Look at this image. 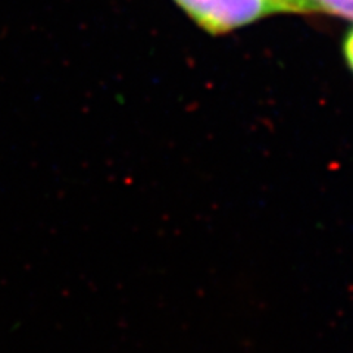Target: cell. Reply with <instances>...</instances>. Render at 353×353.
Returning a JSON list of instances; mask_svg holds the SVG:
<instances>
[{
  "label": "cell",
  "mask_w": 353,
  "mask_h": 353,
  "mask_svg": "<svg viewBox=\"0 0 353 353\" xmlns=\"http://www.w3.org/2000/svg\"><path fill=\"white\" fill-rule=\"evenodd\" d=\"M202 28L214 34L248 26L275 10L267 0H175Z\"/></svg>",
  "instance_id": "cell-1"
},
{
  "label": "cell",
  "mask_w": 353,
  "mask_h": 353,
  "mask_svg": "<svg viewBox=\"0 0 353 353\" xmlns=\"http://www.w3.org/2000/svg\"><path fill=\"white\" fill-rule=\"evenodd\" d=\"M275 12H316L319 10L315 0H267Z\"/></svg>",
  "instance_id": "cell-2"
},
{
  "label": "cell",
  "mask_w": 353,
  "mask_h": 353,
  "mask_svg": "<svg viewBox=\"0 0 353 353\" xmlns=\"http://www.w3.org/2000/svg\"><path fill=\"white\" fill-rule=\"evenodd\" d=\"M319 10L353 21V0H315Z\"/></svg>",
  "instance_id": "cell-3"
},
{
  "label": "cell",
  "mask_w": 353,
  "mask_h": 353,
  "mask_svg": "<svg viewBox=\"0 0 353 353\" xmlns=\"http://www.w3.org/2000/svg\"><path fill=\"white\" fill-rule=\"evenodd\" d=\"M343 54L347 65L350 66V70L353 71V28L347 31V34L343 40Z\"/></svg>",
  "instance_id": "cell-4"
}]
</instances>
